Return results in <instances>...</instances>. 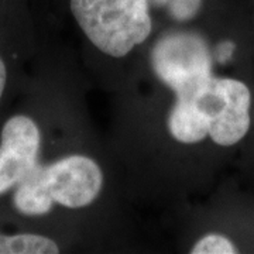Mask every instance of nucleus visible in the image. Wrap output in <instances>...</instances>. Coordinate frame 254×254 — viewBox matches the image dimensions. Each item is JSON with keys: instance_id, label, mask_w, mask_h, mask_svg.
<instances>
[{"instance_id": "nucleus-1", "label": "nucleus", "mask_w": 254, "mask_h": 254, "mask_svg": "<svg viewBox=\"0 0 254 254\" xmlns=\"http://www.w3.org/2000/svg\"><path fill=\"white\" fill-rule=\"evenodd\" d=\"M69 10L92 44L115 58L130 54L153 30L148 0H69Z\"/></svg>"}, {"instance_id": "nucleus-2", "label": "nucleus", "mask_w": 254, "mask_h": 254, "mask_svg": "<svg viewBox=\"0 0 254 254\" xmlns=\"http://www.w3.org/2000/svg\"><path fill=\"white\" fill-rule=\"evenodd\" d=\"M155 73L175 93V102L193 103L212 81V58L203 40L180 34L161 40L153 54Z\"/></svg>"}, {"instance_id": "nucleus-3", "label": "nucleus", "mask_w": 254, "mask_h": 254, "mask_svg": "<svg viewBox=\"0 0 254 254\" xmlns=\"http://www.w3.org/2000/svg\"><path fill=\"white\" fill-rule=\"evenodd\" d=\"M40 174L53 203L66 209L89 206L99 196L103 174L86 155H65L51 163H40Z\"/></svg>"}, {"instance_id": "nucleus-4", "label": "nucleus", "mask_w": 254, "mask_h": 254, "mask_svg": "<svg viewBox=\"0 0 254 254\" xmlns=\"http://www.w3.org/2000/svg\"><path fill=\"white\" fill-rule=\"evenodd\" d=\"M226 95L222 113L209 126V137L222 147L237 144L250 127L252 95L245 82L232 78H219Z\"/></svg>"}, {"instance_id": "nucleus-5", "label": "nucleus", "mask_w": 254, "mask_h": 254, "mask_svg": "<svg viewBox=\"0 0 254 254\" xmlns=\"http://www.w3.org/2000/svg\"><path fill=\"white\" fill-rule=\"evenodd\" d=\"M60 246L53 237L37 232H0V254H57Z\"/></svg>"}, {"instance_id": "nucleus-6", "label": "nucleus", "mask_w": 254, "mask_h": 254, "mask_svg": "<svg viewBox=\"0 0 254 254\" xmlns=\"http://www.w3.org/2000/svg\"><path fill=\"white\" fill-rule=\"evenodd\" d=\"M151 9L164 10L170 17L178 23L190 21L199 14L205 0H148Z\"/></svg>"}, {"instance_id": "nucleus-7", "label": "nucleus", "mask_w": 254, "mask_h": 254, "mask_svg": "<svg viewBox=\"0 0 254 254\" xmlns=\"http://www.w3.org/2000/svg\"><path fill=\"white\" fill-rule=\"evenodd\" d=\"M192 254H235L237 253L236 246L227 237L220 235H206L200 237L193 245Z\"/></svg>"}, {"instance_id": "nucleus-8", "label": "nucleus", "mask_w": 254, "mask_h": 254, "mask_svg": "<svg viewBox=\"0 0 254 254\" xmlns=\"http://www.w3.org/2000/svg\"><path fill=\"white\" fill-rule=\"evenodd\" d=\"M11 66L4 53L0 50V108L4 103L11 85Z\"/></svg>"}]
</instances>
